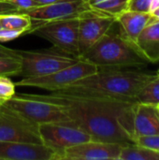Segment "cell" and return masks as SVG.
<instances>
[{"label":"cell","mask_w":159,"mask_h":160,"mask_svg":"<svg viewBox=\"0 0 159 160\" xmlns=\"http://www.w3.org/2000/svg\"><path fill=\"white\" fill-rule=\"evenodd\" d=\"M119 160H159V151L139 145L123 146Z\"/></svg>","instance_id":"18"},{"label":"cell","mask_w":159,"mask_h":160,"mask_svg":"<svg viewBox=\"0 0 159 160\" xmlns=\"http://www.w3.org/2000/svg\"><path fill=\"white\" fill-rule=\"evenodd\" d=\"M0 159L56 160V156L44 144L0 141Z\"/></svg>","instance_id":"13"},{"label":"cell","mask_w":159,"mask_h":160,"mask_svg":"<svg viewBox=\"0 0 159 160\" xmlns=\"http://www.w3.org/2000/svg\"><path fill=\"white\" fill-rule=\"evenodd\" d=\"M157 76L159 78V69H158V71H157Z\"/></svg>","instance_id":"33"},{"label":"cell","mask_w":159,"mask_h":160,"mask_svg":"<svg viewBox=\"0 0 159 160\" xmlns=\"http://www.w3.org/2000/svg\"><path fill=\"white\" fill-rule=\"evenodd\" d=\"M9 13H22V10L10 1H0V15Z\"/></svg>","instance_id":"26"},{"label":"cell","mask_w":159,"mask_h":160,"mask_svg":"<svg viewBox=\"0 0 159 160\" xmlns=\"http://www.w3.org/2000/svg\"><path fill=\"white\" fill-rule=\"evenodd\" d=\"M135 143L139 146L159 151V135L138 137L135 139Z\"/></svg>","instance_id":"23"},{"label":"cell","mask_w":159,"mask_h":160,"mask_svg":"<svg viewBox=\"0 0 159 160\" xmlns=\"http://www.w3.org/2000/svg\"><path fill=\"white\" fill-rule=\"evenodd\" d=\"M9 1L13 3L15 6H17L22 10V12H24L25 10L39 6L36 0H9Z\"/></svg>","instance_id":"27"},{"label":"cell","mask_w":159,"mask_h":160,"mask_svg":"<svg viewBox=\"0 0 159 160\" xmlns=\"http://www.w3.org/2000/svg\"><path fill=\"white\" fill-rule=\"evenodd\" d=\"M22 64L18 56H0V76L20 75Z\"/></svg>","instance_id":"21"},{"label":"cell","mask_w":159,"mask_h":160,"mask_svg":"<svg viewBox=\"0 0 159 160\" xmlns=\"http://www.w3.org/2000/svg\"><path fill=\"white\" fill-rule=\"evenodd\" d=\"M2 27V24H1V20H0V28Z\"/></svg>","instance_id":"34"},{"label":"cell","mask_w":159,"mask_h":160,"mask_svg":"<svg viewBox=\"0 0 159 160\" xmlns=\"http://www.w3.org/2000/svg\"><path fill=\"white\" fill-rule=\"evenodd\" d=\"M90 9L92 8L85 0H60L30 8L23 13L29 15L33 22L37 23L78 18Z\"/></svg>","instance_id":"11"},{"label":"cell","mask_w":159,"mask_h":160,"mask_svg":"<svg viewBox=\"0 0 159 160\" xmlns=\"http://www.w3.org/2000/svg\"><path fill=\"white\" fill-rule=\"evenodd\" d=\"M158 109H159V105H158Z\"/></svg>","instance_id":"38"},{"label":"cell","mask_w":159,"mask_h":160,"mask_svg":"<svg viewBox=\"0 0 159 160\" xmlns=\"http://www.w3.org/2000/svg\"><path fill=\"white\" fill-rule=\"evenodd\" d=\"M156 20L150 12H141L126 9L116 16V22L119 23L121 34L130 42H134L141 32Z\"/></svg>","instance_id":"15"},{"label":"cell","mask_w":159,"mask_h":160,"mask_svg":"<svg viewBox=\"0 0 159 160\" xmlns=\"http://www.w3.org/2000/svg\"><path fill=\"white\" fill-rule=\"evenodd\" d=\"M0 141L42 144L38 125L3 105L0 108Z\"/></svg>","instance_id":"9"},{"label":"cell","mask_w":159,"mask_h":160,"mask_svg":"<svg viewBox=\"0 0 159 160\" xmlns=\"http://www.w3.org/2000/svg\"><path fill=\"white\" fill-rule=\"evenodd\" d=\"M157 74L121 70L118 68H98L95 74L84 77L72 84L51 94L69 97L109 98L137 102L140 90Z\"/></svg>","instance_id":"2"},{"label":"cell","mask_w":159,"mask_h":160,"mask_svg":"<svg viewBox=\"0 0 159 160\" xmlns=\"http://www.w3.org/2000/svg\"><path fill=\"white\" fill-rule=\"evenodd\" d=\"M80 58L96 65L98 68H118L148 63L132 42L122 34H112L110 31Z\"/></svg>","instance_id":"3"},{"label":"cell","mask_w":159,"mask_h":160,"mask_svg":"<svg viewBox=\"0 0 159 160\" xmlns=\"http://www.w3.org/2000/svg\"><path fill=\"white\" fill-rule=\"evenodd\" d=\"M22 34L23 32L21 30L1 27L0 28V41H10V40L16 39Z\"/></svg>","instance_id":"25"},{"label":"cell","mask_w":159,"mask_h":160,"mask_svg":"<svg viewBox=\"0 0 159 160\" xmlns=\"http://www.w3.org/2000/svg\"><path fill=\"white\" fill-rule=\"evenodd\" d=\"M0 102H2V103H4V102H5V99H4L3 98H1V96H0Z\"/></svg>","instance_id":"32"},{"label":"cell","mask_w":159,"mask_h":160,"mask_svg":"<svg viewBox=\"0 0 159 160\" xmlns=\"http://www.w3.org/2000/svg\"><path fill=\"white\" fill-rule=\"evenodd\" d=\"M0 56H17L16 50H12L0 44Z\"/></svg>","instance_id":"28"},{"label":"cell","mask_w":159,"mask_h":160,"mask_svg":"<svg viewBox=\"0 0 159 160\" xmlns=\"http://www.w3.org/2000/svg\"><path fill=\"white\" fill-rule=\"evenodd\" d=\"M0 1H9V0H0Z\"/></svg>","instance_id":"36"},{"label":"cell","mask_w":159,"mask_h":160,"mask_svg":"<svg viewBox=\"0 0 159 160\" xmlns=\"http://www.w3.org/2000/svg\"><path fill=\"white\" fill-rule=\"evenodd\" d=\"M42 144L51 148L61 160L64 151L73 145L91 141V137L72 121L45 123L38 125Z\"/></svg>","instance_id":"8"},{"label":"cell","mask_w":159,"mask_h":160,"mask_svg":"<svg viewBox=\"0 0 159 160\" xmlns=\"http://www.w3.org/2000/svg\"><path fill=\"white\" fill-rule=\"evenodd\" d=\"M115 22V17L94 9H90L82 13L79 17L78 28L80 57L83 55L105 34H107Z\"/></svg>","instance_id":"10"},{"label":"cell","mask_w":159,"mask_h":160,"mask_svg":"<svg viewBox=\"0 0 159 160\" xmlns=\"http://www.w3.org/2000/svg\"><path fill=\"white\" fill-rule=\"evenodd\" d=\"M98 68L96 65L80 58L75 64L53 73L39 77L22 78L14 83L15 86L37 87L53 92L63 89L84 77L95 74Z\"/></svg>","instance_id":"7"},{"label":"cell","mask_w":159,"mask_h":160,"mask_svg":"<svg viewBox=\"0 0 159 160\" xmlns=\"http://www.w3.org/2000/svg\"><path fill=\"white\" fill-rule=\"evenodd\" d=\"M16 54L22 64L20 75L23 78L48 75L73 65L80 59L56 48L55 50H16Z\"/></svg>","instance_id":"5"},{"label":"cell","mask_w":159,"mask_h":160,"mask_svg":"<svg viewBox=\"0 0 159 160\" xmlns=\"http://www.w3.org/2000/svg\"><path fill=\"white\" fill-rule=\"evenodd\" d=\"M122 145L118 143L88 141L64 151L62 159L67 160H119Z\"/></svg>","instance_id":"12"},{"label":"cell","mask_w":159,"mask_h":160,"mask_svg":"<svg viewBox=\"0 0 159 160\" xmlns=\"http://www.w3.org/2000/svg\"><path fill=\"white\" fill-rule=\"evenodd\" d=\"M153 0H128L127 9L141 12H150Z\"/></svg>","instance_id":"24"},{"label":"cell","mask_w":159,"mask_h":160,"mask_svg":"<svg viewBox=\"0 0 159 160\" xmlns=\"http://www.w3.org/2000/svg\"><path fill=\"white\" fill-rule=\"evenodd\" d=\"M2 104H3V103H2V102H0V108H1V106H2Z\"/></svg>","instance_id":"35"},{"label":"cell","mask_w":159,"mask_h":160,"mask_svg":"<svg viewBox=\"0 0 159 160\" xmlns=\"http://www.w3.org/2000/svg\"><path fill=\"white\" fill-rule=\"evenodd\" d=\"M88 3L92 9L116 18L118 14L127 9L128 0H89Z\"/></svg>","instance_id":"19"},{"label":"cell","mask_w":159,"mask_h":160,"mask_svg":"<svg viewBox=\"0 0 159 160\" xmlns=\"http://www.w3.org/2000/svg\"><path fill=\"white\" fill-rule=\"evenodd\" d=\"M150 13H151L152 17H153L156 21H159V7L158 8H157L156 9L152 10Z\"/></svg>","instance_id":"30"},{"label":"cell","mask_w":159,"mask_h":160,"mask_svg":"<svg viewBox=\"0 0 159 160\" xmlns=\"http://www.w3.org/2000/svg\"><path fill=\"white\" fill-rule=\"evenodd\" d=\"M153 135H159L158 106L137 102L134 113L135 139Z\"/></svg>","instance_id":"14"},{"label":"cell","mask_w":159,"mask_h":160,"mask_svg":"<svg viewBox=\"0 0 159 160\" xmlns=\"http://www.w3.org/2000/svg\"><path fill=\"white\" fill-rule=\"evenodd\" d=\"M85 1H87V2H88V1H89V0H85Z\"/></svg>","instance_id":"37"},{"label":"cell","mask_w":159,"mask_h":160,"mask_svg":"<svg viewBox=\"0 0 159 160\" xmlns=\"http://www.w3.org/2000/svg\"><path fill=\"white\" fill-rule=\"evenodd\" d=\"M2 27L21 30L27 33L34 25L33 20L26 13H9L0 15Z\"/></svg>","instance_id":"17"},{"label":"cell","mask_w":159,"mask_h":160,"mask_svg":"<svg viewBox=\"0 0 159 160\" xmlns=\"http://www.w3.org/2000/svg\"><path fill=\"white\" fill-rule=\"evenodd\" d=\"M15 87V83L8 78V76H0V96L5 101L16 94Z\"/></svg>","instance_id":"22"},{"label":"cell","mask_w":159,"mask_h":160,"mask_svg":"<svg viewBox=\"0 0 159 160\" xmlns=\"http://www.w3.org/2000/svg\"><path fill=\"white\" fill-rule=\"evenodd\" d=\"M67 109L71 121L92 141L136 145L134 113L137 102L109 98L69 97L50 94Z\"/></svg>","instance_id":"1"},{"label":"cell","mask_w":159,"mask_h":160,"mask_svg":"<svg viewBox=\"0 0 159 160\" xmlns=\"http://www.w3.org/2000/svg\"><path fill=\"white\" fill-rule=\"evenodd\" d=\"M37 2V4L39 6H43V5H48V4H52V3H54V2H57V1H60V0H36Z\"/></svg>","instance_id":"29"},{"label":"cell","mask_w":159,"mask_h":160,"mask_svg":"<svg viewBox=\"0 0 159 160\" xmlns=\"http://www.w3.org/2000/svg\"><path fill=\"white\" fill-rule=\"evenodd\" d=\"M79 17L60 21L37 22L27 32L42 38L54 48L80 58L78 40Z\"/></svg>","instance_id":"6"},{"label":"cell","mask_w":159,"mask_h":160,"mask_svg":"<svg viewBox=\"0 0 159 160\" xmlns=\"http://www.w3.org/2000/svg\"><path fill=\"white\" fill-rule=\"evenodd\" d=\"M138 103L159 105V78L157 76L148 83H146L138 93L136 97Z\"/></svg>","instance_id":"20"},{"label":"cell","mask_w":159,"mask_h":160,"mask_svg":"<svg viewBox=\"0 0 159 160\" xmlns=\"http://www.w3.org/2000/svg\"><path fill=\"white\" fill-rule=\"evenodd\" d=\"M159 7V0H153L151 3V8H150V12L154 9H156L157 8Z\"/></svg>","instance_id":"31"},{"label":"cell","mask_w":159,"mask_h":160,"mask_svg":"<svg viewBox=\"0 0 159 160\" xmlns=\"http://www.w3.org/2000/svg\"><path fill=\"white\" fill-rule=\"evenodd\" d=\"M142 57L150 63L159 62V21L149 23L133 42Z\"/></svg>","instance_id":"16"},{"label":"cell","mask_w":159,"mask_h":160,"mask_svg":"<svg viewBox=\"0 0 159 160\" xmlns=\"http://www.w3.org/2000/svg\"><path fill=\"white\" fill-rule=\"evenodd\" d=\"M4 107L37 125L71 121L66 107L51 95H14Z\"/></svg>","instance_id":"4"}]
</instances>
